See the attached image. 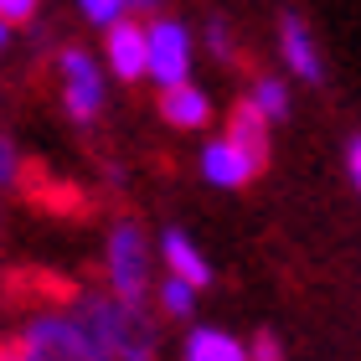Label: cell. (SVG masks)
<instances>
[{"label": "cell", "instance_id": "6da1fadb", "mask_svg": "<svg viewBox=\"0 0 361 361\" xmlns=\"http://www.w3.org/2000/svg\"><path fill=\"white\" fill-rule=\"evenodd\" d=\"M78 315L88 320V331L98 341L104 361H150L155 356V331L150 320L140 315V305H124V300H93L83 305Z\"/></svg>", "mask_w": 361, "mask_h": 361}, {"label": "cell", "instance_id": "7a4b0ae2", "mask_svg": "<svg viewBox=\"0 0 361 361\" xmlns=\"http://www.w3.org/2000/svg\"><path fill=\"white\" fill-rule=\"evenodd\" d=\"M145 78H155L160 88H176L191 78V31L180 21L145 26Z\"/></svg>", "mask_w": 361, "mask_h": 361}, {"label": "cell", "instance_id": "3957f363", "mask_svg": "<svg viewBox=\"0 0 361 361\" xmlns=\"http://www.w3.org/2000/svg\"><path fill=\"white\" fill-rule=\"evenodd\" d=\"M26 341L37 351H47L52 361H104V351H98V341H93L83 315H47L26 331Z\"/></svg>", "mask_w": 361, "mask_h": 361}, {"label": "cell", "instance_id": "277c9868", "mask_svg": "<svg viewBox=\"0 0 361 361\" xmlns=\"http://www.w3.org/2000/svg\"><path fill=\"white\" fill-rule=\"evenodd\" d=\"M145 264H150V253H145V233L135 222H119L109 238V284L119 294L124 305H140L145 294Z\"/></svg>", "mask_w": 361, "mask_h": 361}, {"label": "cell", "instance_id": "5b68a950", "mask_svg": "<svg viewBox=\"0 0 361 361\" xmlns=\"http://www.w3.org/2000/svg\"><path fill=\"white\" fill-rule=\"evenodd\" d=\"M62 104H68V114L78 124H88L98 109H104V78H98V62L88 52H62Z\"/></svg>", "mask_w": 361, "mask_h": 361}, {"label": "cell", "instance_id": "8992f818", "mask_svg": "<svg viewBox=\"0 0 361 361\" xmlns=\"http://www.w3.org/2000/svg\"><path fill=\"white\" fill-rule=\"evenodd\" d=\"M279 47H284V62H289V73L300 78V83H325V62H320L315 37H310V26L300 16H284V21H279Z\"/></svg>", "mask_w": 361, "mask_h": 361}, {"label": "cell", "instance_id": "52a82bcc", "mask_svg": "<svg viewBox=\"0 0 361 361\" xmlns=\"http://www.w3.org/2000/svg\"><path fill=\"white\" fill-rule=\"evenodd\" d=\"M253 160L238 150L233 140H212L207 150H202V176L212 180V186H222V191H238V186H248L253 180Z\"/></svg>", "mask_w": 361, "mask_h": 361}, {"label": "cell", "instance_id": "ba28073f", "mask_svg": "<svg viewBox=\"0 0 361 361\" xmlns=\"http://www.w3.org/2000/svg\"><path fill=\"white\" fill-rule=\"evenodd\" d=\"M109 68L119 78H145V26H135L129 16L109 21Z\"/></svg>", "mask_w": 361, "mask_h": 361}, {"label": "cell", "instance_id": "9c48e42d", "mask_svg": "<svg viewBox=\"0 0 361 361\" xmlns=\"http://www.w3.org/2000/svg\"><path fill=\"white\" fill-rule=\"evenodd\" d=\"M160 258L171 264V279H186L191 289L212 284V264L202 258V248H196L186 233H166V238H160Z\"/></svg>", "mask_w": 361, "mask_h": 361}, {"label": "cell", "instance_id": "30bf717a", "mask_svg": "<svg viewBox=\"0 0 361 361\" xmlns=\"http://www.w3.org/2000/svg\"><path fill=\"white\" fill-rule=\"evenodd\" d=\"M227 140H233L238 150L253 160V166H264V160H269V119H264V114H258V109L248 104V98H243V104L233 109V124H227Z\"/></svg>", "mask_w": 361, "mask_h": 361}, {"label": "cell", "instance_id": "8fae6325", "mask_svg": "<svg viewBox=\"0 0 361 361\" xmlns=\"http://www.w3.org/2000/svg\"><path fill=\"white\" fill-rule=\"evenodd\" d=\"M160 114H166L176 129H202V124L212 119V104H207V93L186 78V83L166 88V98H160Z\"/></svg>", "mask_w": 361, "mask_h": 361}, {"label": "cell", "instance_id": "7c38bea8", "mask_svg": "<svg viewBox=\"0 0 361 361\" xmlns=\"http://www.w3.org/2000/svg\"><path fill=\"white\" fill-rule=\"evenodd\" d=\"M186 361H248V346L227 331H191L186 336Z\"/></svg>", "mask_w": 361, "mask_h": 361}, {"label": "cell", "instance_id": "4fadbf2b", "mask_svg": "<svg viewBox=\"0 0 361 361\" xmlns=\"http://www.w3.org/2000/svg\"><path fill=\"white\" fill-rule=\"evenodd\" d=\"M248 104H253L258 114H264L269 124H279V119L289 114V88L279 83V78H258V83H253V93H248Z\"/></svg>", "mask_w": 361, "mask_h": 361}, {"label": "cell", "instance_id": "5bb4252c", "mask_svg": "<svg viewBox=\"0 0 361 361\" xmlns=\"http://www.w3.org/2000/svg\"><path fill=\"white\" fill-rule=\"evenodd\" d=\"M160 305H166V315H191L196 289L186 284V279H166V289H160Z\"/></svg>", "mask_w": 361, "mask_h": 361}, {"label": "cell", "instance_id": "9a60e30c", "mask_svg": "<svg viewBox=\"0 0 361 361\" xmlns=\"http://www.w3.org/2000/svg\"><path fill=\"white\" fill-rule=\"evenodd\" d=\"M78 6H83V16L93 26H109V21H119V16L129 11V0H78Z\"/></svg>", "mask_w": 361, "mask_h": 361}, {"label": "cell", "instance_id": "2e32d148", "mask_svg": "<svg viewBox=\"0 0 361 361\" xmlns=\"http://www.w3.org/2000/svg\"><path fill=\"white\" fill-rule=\"evenodd\" d=\"M37 6H42V0H0V21H6V26H21V21L37 16Z\"/></svg>", "mask_w": 361, "mask_h": 361}, {"label": "cell", "instance_id": "e0dca14e", "mask_svg": "<svg viewBox=\"0 0 361 361\" xmlns=\"http://www.w3.org/2000/svg\"><path fill=\"white\" fill-rule=\"evenodd\" d=\"M248 361H284V346H279V341L264 331V336H258L253 346H248Z\"/></svg>", "mask_w": 361, "mask_h": 361}, {"label": "cell", "instance_id": "ac0fdd59", "mask_svg": "<svg viewBox=\"0 0 361 361\" xmlns=\"http://www.w3.org/2000/svg\"><path fill=\"white\" fill-rule=\"evenodd\" d=\"M16 166H21V160H16V145L0 140V186H11V180H16Z\"/></svg>", "mask_w": 361, "mask_h": 361}, {"label": "cell", "instance_id": "d6986e66", "mask_svg": "<svg viewBox=\"0 0 361 361\" xmlns=\"http://www.w3.org/2000/svg\"><path fill=\"white\" fill-rule=\"evenodd\" d=\"M0 361H52V356L37 351L31 341H21V346H6V351H0Z\"/></svg>", "mask_w": 361, "mask_h": 361}, {"label": "cell", "instance_id": "ffe728a7", "mask_svg": "<svg viewBox=\"0 0 361 361\" xmlns=\"http://www.w3.org/2000/svg\"><path fill=\"white\" fill-rule=\"evenodd\" d=\"M346 171H351V186L361 191V135L346 145Z\"/></svg>", "mask_w": 361, "mask_h": 361}, {"label": "cell", "instance_id": "44dd1931", "mask_svg": "<svg viewBox=\"0 0 361 361\" xmlns=\"http://www.w3.org/2000/svg\"><path fill=\"white\" fill-rule=\"evenodd\" d=\"M207 42L217 47L222 57H233V37H227V26H222V21H212V31H207Z\"/></svg>", "mask_w": 361, "mask_h": 361}, {"label": "cell", "instance_id": "7402d4cb", "mask_svg": "<svg viewBox=\"0 0 361 361\" xmlns=\"http://www.w3.org/2000/svg\"><path fill=\"white\" fill-rule=\"evenodd\" d=\"M129 6H135V11H155L160 0H129Z\"/></svg>", "mask_w": 361, "mask_h": 361}, {"label": "cell", "instance_id": "603a6c76", "mask_svg": "<svg viewBox=\"0 0 361 361\" xmlns=\"http://www.w3.org/2000/svg\"><path fill=\"white\" fill-rule=\"evenodd\" d=\"M0 52H6V21H0Z\"/></svg>", "mask_w": 361, "mask_h": 361}]
</instances>
